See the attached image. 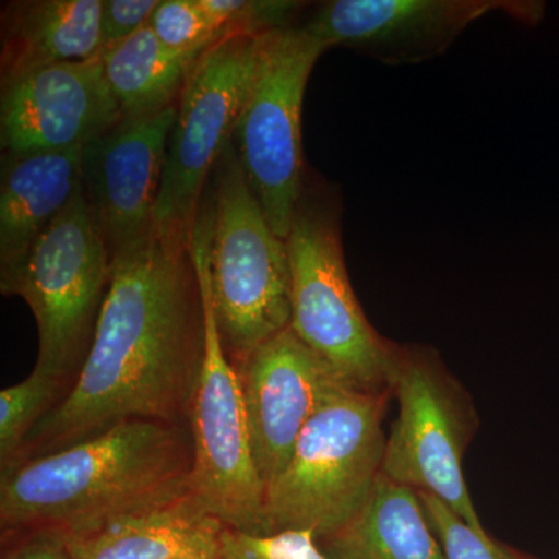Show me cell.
<instances>
[{"instance_id": "obj_26", "label": "cell", "mask_w": 559, "mask_h": 559, "mask_svg": "<svg viewBox=\"0 0 559 559\" xmlns=\"http://www.w3.org/2000/svg\"><path fill=\"white\" fill-rule=\"evenodd\" d=\"M3 559H72V557L61 533L36 532L32 539Z\"/></svg>"}, {"instance_id": "obj_3", "label": "cell", "mask_w": 559, "mask_h": 559, "mask_svg": "<svg viewBox=\"0 0 559 559\" xmlns=\"http://www.w3.org/2000/svg\"><path fill=\"white\" fill-rule=\"evenodd\" d=\"M389 395L341 384L326 396L266 489L270 533L296 530L323 540L356 516L382 474Z\"/></svg>"}, {"instance_id": "obj_23", "label": "cell", "mask_w": 559, "mask_h": 559, "mask_svg": "<svg viewBox=\"0 0 559 559\" xmlns=\"http://www.w3.org/2000/svg\"><path fill=\"white\" fill-rule=\"evenodd\" d=\"M221 559H331L310 532L255 535L224 525L219 535Z\"/></svg>"}, {"instance_id": "obj_11", "label": "cell", "mask_w": 559, "mask_h": 559, "mask_svg": "<svg viewBox=\"0 0 559 559\" xmlns=\"http://www.w3.org/2000/svg\"><path fill=\"white\" fill-rule=\"evenodd\" d=\"M544 10L528 0H330L301 27L326 50L348 47L384 64H417L443 55L488 14L536 25Z\"/></svg>"}, {"instance_id": "obj_5", "label": "cell", "mask_w": 559, "mask_h": 559, "mask_svg": "<svg viewBox=\"0 0 559 559\" xmlns=\"http://www.w3.org/2000/svg\"><path fill=\"white\" fill-rule=\"evenodd\" d=\"M212 180L210 290L224 348L238 362L289 326L288 245L272 229L231 143Z\"/></svg>"}, {"instance_id": "obj_19", "label": "cell", "mask_w": 559, "mask_h": 559, "mask_svg": "<svg viewBox=\"0 0 559 559\" xmlns=\"http://www.w3.org/2000/svg\"><path fill=\"white\" fill-rule=\"evenodd\" d=\"M200 57L168 50L145 25L130 39L98 58L119 105L121 120H134L156 116L178 105L191 69Z\"/></svg>"}, {"instance_id": "obj_6", "label": "cell", "mask_w": 559, "mask_h": 559, "mask_svg": "<svg viewBox=\"0 0 559 559\" xmlns=\"http://www.w3.org/2000/svg\"><path fill=\"white\" fill-rule=\"evenodd\" d=\"M110 275L112 255L81 187L31 250L0 270L3 296L24 299L38 323L35 369L72 385L90 355Z\"/></svg>"}, {"instance_id": "obj_13", "label": "cell", "mask_w": 559, "mask_h": 559, "mask_svg": "<svg viewBox=\"0 0 559 559\" xmlns=\"http://www.w3.org/2000/svg\"><path fill=\"white\" fill-rule=\"evenodd\" d=\"M235 366L253 462L267 489L288 465L301 430L342 382L289 326Z\"/></svg>"}, {"instance_id": "obj_8", "label": "cell", "mask_w": 559, "mask_h": 559, "mask_svg": "<svg viewBox=\"0 0 559 559\" xmlns=\"http://www.w3.org/2000/svg\"><path fill=\"white\" fill-rule=\"evenodd\" d=\"M389 353L388 388L400 411L385 440L382 474L485 530L463 476V457L480 428L468 390L429 345L390 341Z\"/></svg>"}, {"instance_id": "obj_9", "label": "cell", "mask_w": 559, "mask_h": 559, "mask_svg": "<svg viewBox=\"0 0 559 559\" xmlns=\"http://www.w3.org/2000/svg\"><path fill=\"white\" fill-rule=\"evenodd\" d=\"M325 47L301 25L261 35L259 61L235 124L231 146L272 229L286 240L304 193L301 109Z\"/></svg>"}, {"instance_id": "obj_16", "label": "cell", "mask_w": 559, "mask_h": 559, "mask_svg": "<svg viewBox=\"0 0 559 559\" xmlns=\"http://www.w3.org/2000/svg\"><path fill=\"white\" fill-rule=\"evenodd\" d=\"M83 148L3 153L0 170V270L31 250L83 187Z\"/></svg>"}, {"instance_id": "obj_21", "label": "cell", "mask_w": 559, "mask_h": 559, "mask_svg": "<svg viewBox=\"0 0 559 559\" xmlns=\"http://www.w3.org/2000/svg\"><path fill=\"white\" fill-rule=\"evenodd\" d=\"M148 27L168 50L197 57L226 36L198 0H160Z\"/></svg>"}, {"instance_id": "obj_2", "label": "cell", "mask_w": 559, "mask_h": 559, "mask_svg": "<svg viewBox=\"0 0 559 559\" xmlns=\"http://www.w3.org/2000/svg\"><path fill=\"white\" fill-rule=\"evenodd\" d=\"M191 440L179 425L127 419L2 471L0 524L83 532L189 489Z\"/></svg>"}, {"instance_id": "obj_1", "label": "cell", "mask_w": 559, "mask_h": 559, "mask_svg": "<svg viewBox=\"0 0 559 559\" xmlns=\"http://www.w3.org/2000/svg\"><path fill=\"white\" fill-rule=\"evenodd\" d=\"M204 342L191 245H176L154 230L114 253L90 355L14 463L79 443L127 419L179 425L190 414Z\"/></svg>"}, {"instance_id": "obj_20", "label": "cell", "mask_w": 559, "mask_h": 559, "mask_svg": "<svg viewBox=\"0 0 559 559\" xmlns=\"http://www.w3.org/2000/svg\"><path fill=\"white\" fill-rule=\"evenodd\" d=\"M68 382L35 369L20 384L0 392V466L10 468L20 457L36 425L62 400Z\"/></svg>"}, {"instance_id": "obj_17", "label": "cell", "mask_w": 559, "mask_h": 559, "mask_svg": "<svg viewBox=\"0 0 559 559\" xmlns=\"http://www.w3.org/2000/svg\"><path fill=\"white\" fill-rule=\"evenodd\" d=\"M103 0L11 3L3 28L2 83L32 70L100 57Z\"/></svg>"}, {"instance_id": "obj_22", "label": "cell", "mask_w": 559, "mask_h": 559, "mask_svg": "<svg viewBox=\"0 0 559 559\" xmlns=\"http://www.w3.org/2000/svg\"><path fill=\"white\" fill-rule=\"evenodd\" d=\"M418 496L447 559H513L506 544L492 539L487 530L471 527L433 496L426 492H418Z\"/></svg>"}, {"instance_id": "obj_18", "label": "cell", "mask_w": 559, "mask_h": 559, "mask_svg": "<svg viewBox=\"0 0 559 559\" xmlns=\"http://www.w3.org/2000/svg\"><path fill=\"white\" fill-rule=\"evenodd\" d=\"M322 543L331 559H447L418 492L384 474L356 516Z\"/></svg>"}, {"instance_id": "obj_27", "label": "cell", "mask_w": 559, "mask_h": 559, "mask_svg": "<svg viewBox=\"0 0 559 559\" xmlns=\"http://www.w3.org/2000/svg\"><path fill=\"white\" fill-rule=\"evenodd\" d=\"M507 549H509L511 558H513V559H540V558L532 557V555L522 554V551L513 549V547L507 546Z\"/></svg>"}, {"instance_id": "obj_10", "label": "cell", "mask_w": 559, "mask_h": 559, "mask_svg": "<svg viewBox=\"0 0 559 559\" xmlns=\"http://www.w3.org/2000/svg\"><path fill=\"white\" fill-rule=\"evenodd\" d=\"M263 33H229L213 44L180 94L156 205L157 234L176 245H191L205 183L230 145Z\"/></svg>"}, {"instance_id": "obj_4", "label": "cell", "mask_w": 559, "mask_h": 559, "mask_svg": "<svg viewBox=\"0 0 559 559\" xmlns=\"http://www.w3.org/2000/svg\"><path fill=\"white\" fill-rule=\"evenodd\" d=\"M340 194L305 182L288 245L290 323L337 380L366 392L388 388L390 340L364 314L345 266Z\"/></svg>"}, {"instance_id": "obj_7", "label": "cell", "mask_w": 559, "mask_h": 559, "mask_svg": "<svg viewBox=\"0 0 559 559\" xmlns=\"http://www.w3.org/2000/svg\"><path fill=\"white\" fill-rule=\"evenodd\" d=\"M209 213L202 209L191 255L204 307V359L190 407L189 489L226 527L270 535L266 489L253 462L237 366L219 336L209 274Z\"/></svg>"}, {"instance_id": "obj_12", "label": "cell", "mask_w": 559, "mask_h": 559, "mask_svg": "<svg viewBox=\"0 0 559 559\" xmlns=\"http://www.w3.org/2000/svg\"><path fill=\"white\" fill-rule=\"evenodd\" d=\"M178 105L156 116L120 120L83 148L84 197L110 255L156 230L168 138Z\"/></svg>"}, {"instance_id": "obj_14", "label": "cell", "mask_w": 559, "mask_h": 559, "mask_svg": "<svg viewBox=\"0 0 559 559\" xmlns=\"http://www.w3.org/2000/svg\"><path fill=\"white\" fill-rule=\"evenodd\" d=\"M120 120L100 58L47 66L2 83L3 153L84 148Z\"/></svg>"}, {"instance_id": "obj_24", "label": "cell", "mask_w": 559, "mask_h": 559, "mask_svg": "<svg viewBox=\"0 0 559 559\" xmlns=\"http://www.w3.org/2000/svg\"><path fill=\"white\" fill-rule=\"evenodd\" d=\"M202 10L229 35L235 32L263 33L290 24L300 2L266 0H198Z\"/></svg>"}, {"instance_id": "obj_28", "label": "cell", "mask_w": 559, "mask_h": 559, "mask_svg": "<svg viewBox=\"0 0 559 559\" xmlns=\"http://www.w3.org/2000/svg\"><path fill=\"white\" fill-rule=\"evenodd\" d=\"M176 559H221V554H219V557H198V558H176Z\"/></svg>"}, {"instance_id": "obj_25", "label": "cell", "mask_w": 559, "mask_h": 559, "mask_svg": "<svg viewBox=\"0 0 559 559\" xmlns=\"http://www.w3.org/2000/svg\"><path fill=\"white\" fill-rule=\"evenodd\" d=\"M160 0H103L100 55L134 36L148 25Z\"/></svg>"}, {"instance_id": "obj_15", "label": "cell", "mask_w": 559, "mask_h": 559, "mask_svg": "<svg viewBox=\"0 0 559 559\" xmlns=\"http://www.w3.org/2000/svg\"><path fill=\"white\" fill-rule=\"evenodd\" d=\"M224 524L191 491L62 535L72 559L219 557Z\"/></svg>"}]
</instances>
